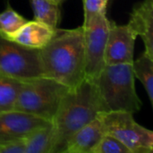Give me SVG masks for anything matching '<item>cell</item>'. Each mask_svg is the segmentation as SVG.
Returning <instances> with one entry per match:
<instances>
[{"instance_id":"6da1fadb","label":"cell","mask_w":153,"mask_h":153,"mask_svg":"<svg viewBox=\"0 0 153 153\" xmlns=\"http://www.w3.org/2000/svg\"><path fill=\"white\" fill-rule=\"evenodd\" d=\"M45 77L69 89L85 79L84 30L82 25L69 30L56 29L51 40L39 50Z\"/></svg>"},{"instance_id":"7a4b0ae2","label":"cell","mask_w":153,"mask_h":153,"mask_svg":"<svg viewBox=\"0 0 153 153\" xmlns=\"http://www.w3.org/2000/svg\"><path fill=\"white\" fill-rule=\"evenodd\" d=\"M106 112L95 82L84 79L68 89L52 121L54 140L51 153H64L70 138L82 126Z\"/></svg>"},{"instance_id":"3957f363","label":"cell","mask_w":153,"mask_h":153,"mask_svg":"<svg viewBox=\"0 0 153 153\" xmlns=\"http://www.w3.org/2000/svg\"><path fill=\"white\" fill-rule=\"evenodd\" d=\"M132 64L106 65L93 81L106 112L140 111L142 100L135 89Z\"/></svg>"},{"instance_id":"277c9868","label":"cell","mask_w":153,"mask_h":153,"mask_svg":"<svg viewBox=\"0 0 153 153\" xmlns=\"http://www.w3.org/2000/svg\"><path fill=\"white\" fill-rule=\"evenodd\" d=\"M68 89L62 83L45 76L22 82L13 110L52 122Z\"/></svg>"},{"instance_id":"5b68a950","label":"cell","mask_w":153,"mask_h":153,"mask_svg":"<svg viewBox=\"0 0 153 153\" xmlns=\"http://www.w3.org/2000/svg\"><path fill=\"white\" fill-rule=\"evenodd\" d=\"M134 114L123 111L101 112L105 134L122 143L131 153H152L153 152V132L139 125Z\"/></svg>"},{"instance_id":"8992f818","label":"cell","mask_w":153,"mask_h":153,"mask_svg":"<svg viewBox=\"0 0 153 153\" xmlns=\"http://www.w3.org/2000/svg\"><path fill=\"white\" fill-rule=\"evenodd\" d=\"M0 74L21 82L44 76L39 50L25 48L0 33Z\"/></svg>"},{"instance_id":"52a82bcc","label":"cell","mask_w":153,"mask_h":153,"mask_svg":"<svg viewBox=\"0 0 153 153\" xmlns=\"http://www.w3.org/2000/svg\"><path fill=\"white\" fill-rule=\"evenodd\" d=\"M85 48V78L94 81L106 65L105 49L109 20L107 14H98L83 22Z\"/></svg>"},{"instance_id":"ba28073f","label":"cell","mask_w":153,"mask_h":153,"mask_svg":"<svg viewBox=\"0 0 153 153\" xmlns=\"http://www.w3.org/2000/svg\"><path fill=\"white\" fill-rule=\"evenodd\" d=\"M137 36L126 25H118L109 20L105 49V64H133L134 43Z\"/></svg>"},{"instance_id":"9c48e42d","label":"cell","mask_w":153,"mask_h":153,"mask_svg":"<svg viewBox=\"0 0 153 153\" xmlns=\"http://www.w3.org/2000/svg\"><path fill=\"white\" fill-rule=\"evenodd\" d=\"M48 123L43 118L18 110L0 111V143L22 140Z\"/></svg>"},{"instance_id":"30bf717a","label":"cell","mask_w":153,"mask_h":153,"mask_svg":"<svg viewBox=\"0 0 153 153\" xmlns=\"http://www.w3.org/2000/svg\"><path fill=\"white\" fill-rule=\"evenodd\" d=\"M144 43V53L153 59V0H143L137 3L130 14L126 24Z\"/></svg>"},{"instance_id":"8fae6325","label":"cell","mask_w":153,"mask_h":153,"mask_svg":"<svg viewBox=\"0 0 153 153\" xmlns=\"http://www.w3.org/2000/svg\"><path fill=\"white\" fill-rule=\"evenodd\" d=\"M56 29L35 20L28 21L15 32L4 37L25 48L40 50L51 40Z\"/></svg>"},{"instance_id":"7c38bea8","label":"cell","mask_w":153,"mask_h":153,"mask_svg":"<svg viewBox=\"0 0 153 153\" xmlns=\"http://www.w3.org/2000/svg\"><path fill=\"white\" fill-rule=\"evenodd\" d=\"M104 134L103 125L98 116L70 138L64 153H91Z\"/></svg>"},{"instance_id":"4fadbf2b","label":"cell","mask_w":153,"mask_h":153,"mask_svg":"<svg viewBox=\"0 0 153 153\" xmlns=\"http://www.w3.org/2000/svg\"><path fill=\"white\" fill-rule=\"evenodd\" d=\"M53 140L54 127L50 122L24 138V153H51Z\"/></svg>"},{"instance_id":"5bb4252c","label":"cell","mask_w":153,"mask_h":153,"mask_svg":"<svg viewBox=\"0 0 153 153\" xmlns=\"http://www.w3.org/2000/svg\"><path fill=\"white\" fill-rule=\"evenodd\" d=\"M30 1L34 13V20L56 29L61 16L60 4H56L49 0Z\"/></svg>"},{"instance_id":"9a60e30c","label":"cell","mask_w":153,"mask_h":153,"mask_svg":"<svg viewBox=\"0 0 153 153\" xmlns=\"http://www.w3.org/2000/svg\"><path fill=\"white\" fill-rule=\"evenodd\" d=\"M133 71L134 76L140 80L143 85L150 102L153 103V59L149 57L144 52L134 60Z\"/></svg>"},{"instance_id":"2e32d148","label":"cell","mask_w":153,"mask_h":153,"mask_svg":"<svg viewBox=\"0 0 153 153\" xmlns=\"http://www.w3.org/2000/svg\"><path fill=\"white\" fill-rule=\"evenodd\" d=\"M21 82L0 74V111L13 110Z\"/></svg>"},{"instance_id":"e0dca14e","label":"cell","mask_w":153,"mask_h":153,"mask_svg":"<svg viewBox=\"0 0 153 153\" xmlns=\"http://www.w3.org/2000/svg\"><path fill=\"white\" fill-rule=\"evenodd\" d=\"M27 22L28 20L26 18L8 4L6 9L0 13V33L4 36L12 34L19 30Z\"/></svg>"},{"instance_id":"ac0fdd59","label":"cell","mask_w":153,"mask_h":153,"mask_svg":"<svg viewBox=\"0 0 153 153\" xmlns=\"http://www.w3.org/2000/svg\"><path fill=\"white\" fill-rule=\"evenodd\" d=\"M91 153H131L130 151L116 138L104 134Z\"/></svg>"},{"instance_id":"d6986e66","label":"cell","mask_w":153,"mask_h":153,"mask_svg":"<svg viewBox=\"0 0 153 153\" xmlns=\"http://www.w3.org/2000/svg\"><path fill=\"white\" fill-rule=\"evenodd\" d=\"M108 4V0H83V22H87L88 20L98 14H107Z\"/></svg>"},{"instance_id":"ffe728a7","label":"cell","mask_w":153,"mask_h":153,"mask_svg":"<svg viewBox=\"0 0 153 153\" xmlns=\"http://www.w3.org/2000/svg\"><path fill=\"white\" fill-rule=\"evenodd\" d=\"M0 153H24V138L7 143H0Z\"/></svg>"},{"instance_id":"44dd1931","label":"cell","mask_w":153,"mask_h":153,"mask_svg":"<svg viewBox=\"0 0 153 153\" xmlns=\"http://www.w3.org/2000/svg\"><path fill=\"white\" fill-rule=\"evenodd\" d=\"M49 1H51V2H53V3H55L56 4H61L63 3V1H65V0H49Z\"/></svg>"}]
</instances>
